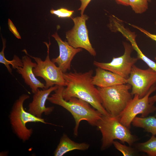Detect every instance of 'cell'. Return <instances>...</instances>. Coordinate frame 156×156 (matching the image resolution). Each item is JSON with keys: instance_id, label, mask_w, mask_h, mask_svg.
Wrapping results in <instances>:
<instances>
[{"instance_id": "obj_18", "label": "cell", "mask_w": 156, "mask_h": 156, "mask_svg": "<svg viewBox=\"0 0 156 156\" xmlns=\"http://www.w3.org/2000/svg\"><path fill=\"white\" fill-rule=\"evenodd\" d=\"M139 151L146 153L149 156H156V137L152 135L148 141L138 143L136 146Z\"/></svg>"}, {"instance_id": "obj_16", "label": "cell", "mask_w": 156, "mask_h": 156, "mask_svg": "<svg viewBox=\"0 0 156 156\" xmlns=\"http://www.w3.org/2000/svg\"><path fill=\"white\" fill-rule=\"evenodd\" d=\"M132 124L133 126L141 128L152 135H156V118L155 116L135 117Z\"/></svg>"}, {"instance_id": "obj_1", "label": "cell", "mask_w": 156, "mask_h": 156, "mask_svg": "<svg viewBox=\"0 0 156 156\" xmlns=\"http://www.w3.org/2000/svg\"><path fill=\"white\" fill-rule=\"evenodd\" d=\"M93 72L91 70L84 73L76 71L63 73L66 88L62 90L63 98L66 101L72 97L78 98L88 102L102 115H110L103 106L98 88L92 83Z\"/></svg>"}, {"instance_id": "obj_2", "label": "cell", "mask_w": 156, "mask_h": 156, "mask_svg": "<svg viewBox=\"0 0 156 156\" xmlns=\"http://www.w3.org/2000/svg\"><path fill=\"white\" fill-rule=\"evenodd\" d=\"M64 87L59 86L55 93L49 97L47 100L52 103L62 107L71 114L75 122L74 134L77 136L79 126L81 121L86 120L90 125L96 126L103 115L88 102L81 99L72 97L68 101H65L62 95Z\"/></svg>"}, {"instance_id": "obj_17", "label": "cell", "mask_w": 156, "mask_h": 156, "mask_svg": "<svg viewBox=\"0 0 156 156\" xmlns=\"http://www.w3.org/2000/svg\"><path fill=\"white\" fill-rule=\"evenodd\" d=\"M3 42V48L0 52V63L3 64L7 68L9 72L12 74V70L10 66V64L14 69H16L18 67L23 66V64L22 60L16 55H14L13 59L9 60L6 59L5 56L4 51L6 47L5 40L2 38Z\"/></svg>"}, {"instance_id": "obj_11", "label": "cell", "mask_w": 156, "mask_h": 156, "mask_svg": "<svg viewBox=\"0 0 156 156\" xmlns=\"http://www.w3.org/2000/svg\"><path fill=\"white\" fill-rule=\"evenodd\" d=\"M57 42L59 49V55L51 60L60 69L63 73L70 70L71 62L78 53L82 51V48H75L70 45L67 42L64 41L57 32L52 35Z\"/></svg>"}, {"instance_id": "obj_3", "label": "cell", "mask_w": 156, "mask_h": 156, "mask_svg": "<svg viewBox=\"0 0 156 156\" xmlns=\"http://www.w3.org/2000/svg\"><path fill=\"white\" fill-rule=\"evenodd\" d=\"M96 126L102 134L101 150L110 147L115 140L123 144L127 143L130 146L137 140L129 129L122 124L117 117L103 115Z\"/></svg>"}, {"instance_id": "obj_25", "label": "cell", "mask_w": 156, "mask_h": 156, "mask_svg": "<svg viewBox=\"0 0 156 156\" xmlns=\"http://www.w3.org/2000/svg\"><path fill=\"white\" fill-rule=\"evenodd\" d=\"M81 1V5L78 9V10L80 11V14L81 15L83 14L84 11L90 2L91 0H78Z\"/></svg>"}, {"instance_id": "obj_24", "label": "cell", "mask_w": 156, "mask_h": 156, "mask_svg": "<svg viewBox=\"0 0 156 156\" xmlns=\"http://www.w3.org/2000/svg\"><path fill=\"white\" fill-rule=\"evenodd\" d=\"M8 25L10 30L17 38L21 39V36L17 29L12 21L9 18L8 19Z\"/></svg>"}, {"instance_id": "obj_19", "label": "cell", "mask_w": 156, "mask_h": 156, "mask_svg": "<svg viewBox=\"0 0 156 156\" xmlns=\"http://www.w3.org/2000/svg\"><path fill=\"white\" fill-rule=\"evenodd\" d=\"M130 42L133 49L137 53L138 58L142 60L147 64L149 68L156 72V63L143 53L138 46L135 40H132Z\"/></svg>"}, {"instance_id": "obj_6", "label": "cell", "mask_w": 156, "mask_h": 156, "mask_svg": "<svg viewBox=\"0 0 156 156\" xmlns=\"http://www.w3.org/2000/svg\"><path fill=\"white\" fill-rule=\"evenodd\" d=\"M44 43L47 48V55L44 61L40 57L33 56L29 54L25 49L22 51L33 59L37 63L36 67L33 69V72L36 77H40L45 81V89L53 86L54 85L65 86L66 82L63 77V73L50 60L49 57L50 41H49V43L46 42H44Z\"/></svg>"}, {"instance_id": "obj_23", "label": "cell", "mask_w": 156, "mask_h": 156, "mask_svg": "<svg viewBox=\"0 0 156 156\" xmlns=\"http://www.w3.org/2000/svg\"><path fill=\"white\" fill-rule=\"evenodd\" d=\"M155 25L156 26V22H155ZM133 27L139 30L141 32L144 33L146 36L148 37H149L152 40L155 41L156 42V34H154L151 33L148 31L138 26L137 25L129 24ZM155 60L156 61V55L155 58Z\"/></svg>"}, {"instance_id": "obj_8", "label": "cell", "mask_w": 156, "mask_h": 156, "mask_svg": "<svg viewBox=\"0 0 156 156\" xmlns=\"http://www.w3.org/2000/svg\"><path fill=\"white\" fill-rule=\"evenodd\" d=\"M124 48L123 54L119 57H113L109 62L105 63L94 61L93 64L97 67L110 71L127 79L129 77L133 66L139 59L131 57L133 50L131 44L126 42L123 43Z\"/></svg>"}, {"instance_id": "obj_28", "label": "cell", "mask_w": 156, "mask_h": 156, "mask_svg": "<svg viewBox=\"0 0 156 156\" xmlns=\"http://www.w3.org/2000/svg\"><path fill=\"white\" fill-rule=\"evenodd\" d=\"M148 2H151V1L152 0H147Z\"/></svg>"}, {"instance_id": "obj_7", "label": "cell", "mask_w": 156, "mask_h": 156, "mask_svg": "<svg viewBox=\"0 0 156 156\" xmlns=\"http://www.w3.org/2000/svg\"><path fill=\"white\" fill-rule=\"evenodd\" d=\"M156 90V84L142 98H140L138 95H134L124 111L117 117L120 122L130 129L133 120L138 115L141 114V117H144L155 111L156 107L150 103L149 98L150 95Z\"/></svg>"}, {"instance_id": "obj_20", "label": "cell", "mask_w": 156, "mask_h": 156, "mask_svg": "<svg viewBox=\"0 0 156 156\" xmlns=\"http://www.w3.org/2000/svg\"><path fill=\"white\" fill-rule=\"evenodd\" d=\"M128 1L129 6L136 14L142 13L148 8V1L147 0H128Z\"/></svg>"}, {"instance_id": "obj_22", "label": "cell", "mask_w": 156, "mask_h": 156, "mask_svg": "<svg viewBox=\"0 0 156 156\" xmlns=\"http://www.w3.org/2000/svg\"><path fill=\"white\" fill-rule=\"evenodd\" d=\"M50 12L51 14L55 15L59 18H70L71 17L74 11L69 10L64 8H61L56 10L52 9Z\"/></svg>"}, {"instance_id": "obj_29", "label": "cell", "mask_w": 156, "mask_h": 156, "mask_svg": "<svg viewBox=\"0 0 156 156\" xmlns=\"http://www.w3.org/2000/svg\"><path fill=\"white\" fill-rule=\"evenodd\" d=\"M155 111H156V112H155V116L156 118V110Z\"/></svg>"}, {"instance_id": "obj_5", "label": "cell", "mask_w": 156, "mask_h": 156, "mask_svg": "<svg viewBox=\"0 0 156 156\" xmlns=\"http://www.w3.org/2000/svg\"><path fill=\"white\" fill-rule=\"evenodd\" d=\"M131 88L128 83L97 88L103 106L111 116L117 117L126 108L133 98L129 91Z\"/></svg>"}, {"instance_id": "obj_21", "label": "cell", "mask_w": 156, "mask_h": 156, "mask_svg": "<svg viewBox=\"0 0 156 156\" xmlns=\"http://www.w3.org/2000/svg\"><path fill=\"white\" fill-rule=\"evenodd\" d=\"M113 144L124 156H135L137 154L136 151L130 146H127L115 140L113 142Z\"/></svg>"}, {"instance_id": "obj_4", "label": "cell", "mask_w": 156, "mask_h": 156, "mask_svg": "<svg viewBox=\"0 0 156 156\" xmlns=\"http://www.w3.org/2000/svg\"><path fill=\"white\" fill-rule=\"evenodd\" d=\"M30 97L27 94H23L14 103L9 115L11 127L17 136L23 142L28 140L33 133L32 128H28L26 124L28 122H41L53 125L46 122L42 118H38L26 112L23 107L25 101Z\"/></svg>"}, {"instance_id": "obj_13", "label": "cell", "mask_w": 156, "mask_h": 156, "mask_svg": "<svg viewBox=\"0 0 156 156\" xmlns=\"http://www.w3.org/2000/svg\"><path fill=\"white\" fill-rule=\"evenodd\" d=\"M23 65L18 67L16 71L20 74L24 82L30 88L34 94L37 92L39 88L45 89V85L38 79L35 75L33 69L37 65L36 62L32 61L30 57L27 55L22 57Z\"/></svg>"}, {"instance_id": "obj_15", "label": "cell", "mask_w": 156, "mask_h": 156, "mask_svg": "<svg viewBox=\"0 0 156 156\" xmlns=\"http://www.w3.org/2000/svg\"><path fill=\"white\" fill-rule=\"evenodd\" d=\"M90 146L87 143L76 142L71 140L66 134L61 137L60 142L54 152L55 156H62L66 153L75 150L84 151Z\"/></svg>"}, {"instance_id": "obj_9", "label": "cell", "mask_w": 156, "mask_h": 156, "mask_svg": "<svg viewBox=\"0 0 156 156\" xmlns=\"http://www.w3.org/2000/svg\"><path fill=\"white\" fill-rule=\"evenodd\" d=\"M74 26L70 30L66 32V38L68 43L75 48H83L94 56L96 52L90 42L86 21L89 17L86 14L80 16L71 18Z\"/></svg>"}, {"instance_id": "obj_27", "label": "cell", "mask_w": 156, "mask_h": 156, "mask_svg": "<svg viewBox=\"0 0 156 156\" xmlns=\"http://www.w3.org/2000/svg\"><path fill=\"white\" fill-rule=\"evenodd\" d=\"M149 102L151 104L154 105V103L156 102V94L153 96L149 97Z\"/></svg>"}, {"instance_id": "obj_12", "label": "cell", "mask_w": 156, "mask_h": 156, "mask_svg": "<svg viewBox=\"0 0 156 156\" xmlns=\"http://www.w3.org/2000/svg\"><path fill=\"white\" fill-rule=\"evenodd\" d=\"M57 85L51 86L48 89L40 90L34 94L32 101L28 105V112L35 116L42 118L43 113L46 115L51 114L53 111L54 107H46L45 103L49 96L53 92L57 89Z\"/></svg>"}, {"instance_id": "obj_14", "label": "cell", "mask_w": 156, "mask_h": 156, "mask_svg": "<svg viewBox=\"0 0 156 156\" xmlns=\"http://www.w3.org/2000/svg\"><path fill=\"white\" fill-rule=\"evenodd\" d=\"M93 84L99 87H108L117 85L127 83L126 79L110 71L97 67L95 74L92 77Z\"/></svg>"}, {"instance_id": "obj_10", "label": "cell", "mask_w": 156, "mask_h": 156, "mask_svg": "<svg viewBox=\"0 0 156 156\" xmlns=\"http://www.w3.org/2000/svg\"><path fill=\"white\" fill-rule=\"evenodd\" d=\"M127 81V83L131 86L132 95L137 94L140 98H142L156 84V72L150 68L143 69L135 65L132 68Z\"/></svg>"}, {"instance_id": "obj_26", "label": "cell", "mask_w": 156, "mask_h": 156, "mask_svg": "<svg viewBox=\"0 0 156 156\" xmlns=\"http://www.w3.org/2000/svg\"><path fill=\"white\" fill-rule=\"evenodd\" d=\"M117 4L126 6H129L128 0H115Z\"/></svg>"}]
</instances>
